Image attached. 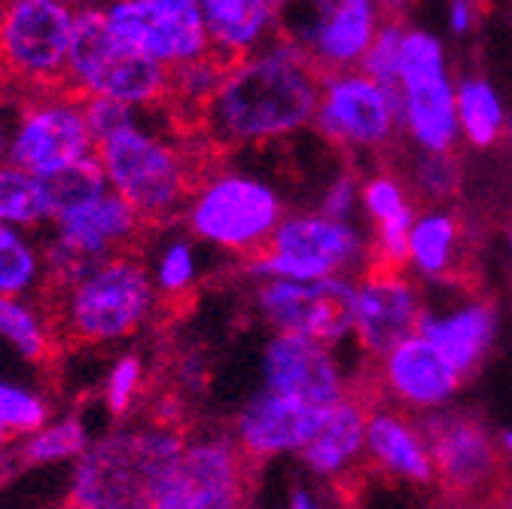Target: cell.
Instances as JSON below:
<instances>
[{"instance_id": "27", "label": "cell", "mask_w": 512, "mask_h": 509, "mask_svg": "<svg viewBox=\"0 0 512 509\" xmlns=\"http://www.w3.org/2000/svg\"><path fill=\"white\" fill-rule=\"evenodd\" d=\"M0 342L31 366H49L61 348L49 305L31 296H0Z\"/></svg>"}, {"instance_id": "44", "label": "cell", "mask_w": 512, "mask_h": 509, "mask_svg": "<svg viewBox=\"0 0 512 509\" xmlns=\"http://www.w3.org/2000/svg\"><path fill=\"white\" fill-rule=\"evenodd\" d=\"M7 445H10V436L0 430V458H4V452H7Z\"/></svg>"}, {"instance_id": "17", "label": "cell", "mask_w": 512, "mask_h": 509, "mask_svg": "<svg viewBox=\"0 0 512 509\" xmlns=\"http://www.w3.org/2000/svg\"><path fill=\"white\" fill-rule=\"evenodd\" d=\"M327 412L330 409H314L293 397L263 391L235 415L232 436L250 461L263 464L266 458L281 452H302L317 427L324 424Z\"/></svg>"}, {"instance_id": "40", "label": "cell", "mask_w": 512, "mask_h": 509, "mask_svg": "<svg viewBox=\"0 0 512 509\" xmlns=\"http://www.w3.org/2000/svg\"><path fill=\"white\" fill-rule=\"evenodd\" d=\"M357 171L348 168L330 189H327V196L324 202H320V217L324 220H333V223H342L351 208H354V196H357Z\"/></svg>"}, {"instance_id": "14", "label": "cell", "mask_w": 512, "mask_h": 509, "mask_svg": "<svg viewBox=\"0 0 512 509\" xmlns=\"http://www.w3.org/2000/svg\"><path fill=\"white\" fill-rule=\"evenodd\" d=\"M101 10L122 43L165 71L211 52L202 4L196 0H113Z\"/></svg>"}, {"instance_id": "8", "label": "cell", "mask_w": 512, "mask_h": 509, "mask_svg": "<svg viewBox=\"0 0 512 509\" xmlns=\"http://www.w3.org/2000/svg\"><path fill=\"white\" fill-rule=\"evenodd\" d=\"M147 232V223L132 211V205H125L110 189L86 205L55 214L43 241L49 275L46 293L77 281L98 263L141 250Z\"/></svg>"}, {"instance_id": "16", "label": "cell", "mask_w": 512, "mask_h": 509, "mask_svg": "<svg viewBox=\"0 0 512 509\" xmlns=\"http://www.w3.org/2000/svg\"><path fill=\"white\" fill-rule=\"evenodd\" d=\"M427 311L421 305L418 287L400 278H360L354 327L369 351V360H384L394 348L421 336Z\"/></svg>"}, {"instance_id": "11", "label": "cell", "mask_w": 512, "mask_h": 509, "mask_svg": "<svg viewBox=\"0 0 512 509\" xmlns=\"http://www.w3.org/2000/svg\"><path fill=\"white\" fill-rule=\"evenodd\" d=\"M232 433L214 430L186 439L177 467L153 494V509H247L260 476Z\"/></svg>"}, {"instance_id": "31", "label": "cell", "mask_w": 512, "mask_h": 509, "mask_svg": "<svg viewBox=\"0 0 512 509\" xmlns=\"http://www.w3.org/2000/svg\"><path fill=\"white\" fill-rule=\"evenodd\" d=\"M52 205L46 180H37L13 165H0V223L16 229H40L49 226Z\"/></svg>"}, {"instance_id": "19", "label": "cell", "mask_w": 512, "mask_h": 509, "mask_svg": "<svg viewBox=\"0 0 512 509\" xmlns=\"http://www.w3.org/2000/svg\"><path fill=\"white\" fill-rule=\"evenodd\" d=\"M409 253L430 278L461 287L473 296L482 293L479 238L461 211L424 217L409 238Z\"/></svg>"}, {"instance_id": "25", "label": "cell", "mask_w": 512, "mask_h": 509, "mask_svg": "<svg viewBox=\"0 0 512 509\" xmlns=\"http://www.w3.org/2000/svg\"><path fill=\"white\" fill-rule=\"evenodd\" d=\"M421 336L430 339L445 360L452 363L461 375V381L473 378L482 369V360L488 354L491 336H494V305L488 299L470 305L467 311L448 317V321H424Z\"/></svg>"}, {"instance_id": "1", "label": "cell", "mask_w": 512, "mask_h": 509, "mask_svg": "<svg viewBox=\"0 0 512 509\" xmlns=\"http://www.w3.org/2000/svg\"><path fill=\"white\" fill-rule=\"evenodd\" d=\"M330 80L333 77L302 52L284 28L263 52L229 68L205 110L199 138L220 156L290 135L317 119Z\"/></svg>"}, {"instance_id": "12", "label": "cell", "mask_w": 512, "mask_h": 509, "mask_svg": "<svg viewBox=\"0 0 512 509\" xmlns=\"http://www.w3.org/2000/svg\"><path fill=\"white\" fill-rule=\"evenodd\" d=\"M250 311L269 330H275V336H299L330 351L348 333V327H354L357 287L348 278H263L250 293Z\"/></svg>"}, {"instance_id": "45", "label": "cell", "mask_w": 512, "mask_h": 509, "mask_svg": "<svg viewBox=\"0 0 512 509\" xmlns=\"http://www.w3.org/2000/svg\"><path fill=\"white\" fill-rule=\"evenodd\" d=\"M503 442H506V449L512 452V430H506V433H503Z\"/></svg>"}, {"instance_id": "3", "label": "cell", "mask_w": 512, "mask_h": 509, "mask_svg": "<svg viewBox=\"0 0 512 509\" xmlns=\"http://www.w3.org/2000/svg\"><path fill=\"white\" fill-rule=\"evenodd\" d=\"M186 439L180 421L156 415L101 433L74 464L68 509H147L177 467Z\"/></svg>"}, {"instance_id": "43", "label": "cell", "mask_w": 512, "mask_h": 509, "mask_svg": "<svg viewBox=\"0 0 512 509\" xmlns=\"http://www.w3.org/2000/svg\"><path fill=\"white\" fill-rule=\"evenodd\" d=\"M290 509H317V506H314V500H311L305 491H293V497H290Z\"/></svg>"}, {"instance_id": "15", "label": "cell", "mask_w": 512, "mask_h": 509, "mask_svg": "<svg viewBox=\"0 0 512 509\" xmlns=\"http://www.w3.org/2000/svg\"><path fill=\"white\" fill-rule=\"evenodd\" d=\"M314 125L324 141L342 150L369 147L375 153L391 147L394 132L400 129L384 89L363 74H342L330 80Z\"/></svg>"}, {"instance_id": "35", "label": "cell", "mask_w": 512, "mask_h": 509, "mask_svg": "<svg viewBox=\"0 0 512 509\" xmlns=\"http://www.w3.org/2000/svg\"><path fill=\"white\" fill-rule=\"evenodd\" d=\"M147 391V363L141 354L135 351H125L113 360V366L104 375V406L116 421H125L132 415V409L138 406V400Z\"/></svg>"}, {"instance_id": "21", "label": "cell", "mask_w": 512, "mask_h": 509, "mask_svg": "<svg viewBox=\"0 0 512 509\" xmlns=\"http://www.w3.org/2000/svg\"><path fill=\"white\" fill-rule=\"evenodd\" d=\"M378 372L384 394H394L412 409L436 406L461 388L458 369L424 336L403 342L384 360H378Z\"/></svg>"}, {"instance_id": "47", "label": "cell", "mask_w": 512, "mask_h": 509, "mask_svg": "<svg viewBox=\"0 0 512 509\" xmlns=\"http://www.w3.org/2000/svg\"><path fill=\"white\" fill-rule=\"evenodd\" d=\"M147 509H153V506H147Z\"/></svg>"}, {"instance_id": "5", "label": "cell", "mask_w": 512, "mask_h": 509, "mask_svg": "<svg viewBox=\"0 0 512 509\" xmlns=\"http://www.w3.org/2000/svg\"><path fill=\"white\" fill-rule=\"evenodd\" d=\"M64 89L83 101L104 98L141 113L165 107L168 71L122 43L98 4H80Z\"/></svg>"}, {"instance_id": "32", "label": "cell", "mask_w": 512, "mask_h": 509, "mask_svg": "<svg viewBox=\"0 0 512 509\" xmlns=\"http://www.w3.org/2000/svg\"><path fill=\"white\" fill-rule=\"evenodd\" d=\"M52 421V403L31 385L0 378V430L10 439H28Z\"/></svg>"}, {"instance_id": "26", "label": "cell", "mask_w": 512, "mask_h": 509, "mask_svg": "<svg viewBox=\"0 0 512 509\" xmlns=\"http://www.w3.org/2000/svg\"><path fill=\"white\" fill-rule=\"evenodd\" d=\"M406 129L427 153H455V98L442 74L403 83Z\"/></svg>"}, {"instance_id": "28", "label": "cell", "mask_w": 512, "mask_h": 509, "mask_svg": "<svg viewBox=\"0 0 512 509\" xmlns=\"http://www.w3.org/2000/svg\"><path fill=\"white\" fill-rule=\"evenodd\" d=\"M49 287L43 241L34 232L0 223V296L43 299Z\"/></svg>"}, {"instance_id": "9", "label": "cell", "mask_w": 512, "mask_h": 509, "mask_svg": "<svg viewBox=\"0 0 512 509\" xmlns=\"http://www.w3.org/2000/svg\"><path fill=\"white\" fill-rule=\"evenodd\" d=\"M95 156L98 144L89 132L83 98L68 89H52L16 101L7 165L37 180H52Z\"/></svg>"}, {"instance_id": "41", "label": "cell", "mask_w": 512, "mask_h": 509, "mask_svg": "<svg viewBox=\"0 0 512 509\" xmlns=\"http://www.w3.org/2000/svg\"><path fill=\"white\" fill-rule=\"evenodd\" d=\"M13 110L16 104L7 101L4 86H0V165L7 162V147H10V129H13Z\"/></svg>"}, {"instance_id": "22", "label": "cell", "mask_w": 512, "mask_h": 509, "mask_svg": "<svg viewBox=\"0 0 512 509\" xmlns=\"http://www.w3.org/2000/svg\"><path fill=\"white\" fill-rule=\"evenodd\" d=\"M366 442H369V464L381 479L403 476L421 488L436 485L433 461L427 445L409 418L400 409H391L388 400L378 403L366 418Z\"/></svg>"}, {"instance_id": "23", "label": "cell", "mask_w": 512, "mask_h": 509, "mask_svg": "<svg viewBox=\"0 0 512 509\" xmlns=\"http://www.w3.org/2000/svg\"><path fill=\"white\" fill-rule=\"evenodd\" d=\"M284 7L269 0H205L202 16L211 52L226 61H244L263 52L281 31Z\"/></svg>"}, {"instance_id": "2", "label": "cell", "mask_w": 512, "mask_h": 509, "mask_svg": "<svg viewBox=\"0 0 512 509\" xmlns=\"http://www.w3.org/2000/svg\"><path fill=\"white\" fill-rule=\"evenodd\" d=\"M98 165L110 193L147 223L165 229L183 217L202 177L217 165V153L199 138L171 141L141 119L98 144Z\"/></svg>"}, {"instance_id": "10", "label": "cell", "mask_w": 512, "mask_h": 509, "mask_svg": "<svg viewBox=\"0 0 512 509\" xmlns=\"http://www.w3.org/2000/svg\"><path fill=\"white\" fill-rule=\"evenodd\" d=\"M418 433L433 461L436 488L452 506H476L512 491V473L479 418L430 412Z\"/></svg>"}, {"instance_id": "13", "label": "cell", "mask_w": 512, "mask_h": 509, "mask_svg": "<svg viewBox=\"0 0 512 509\" xmlns=\"http://www.w3.org/2000/svg\"><path fill=\"white\" fill-rule=\"evenodd\" d=\"M360 257H366V250L345 223L324 217H287L275 235L241 263V269L260 278L327 281L342 269H354ZM357 272L363 269L357 266Z\"/></svg>"}, {"instance_id": "39", "label": "cell", "mask_w": 512, "mask_h": 509, "mask_svg": "<svg viewBox=\"0 0 512 509\" xmlns=\"http://www.w3.org/2000/svg\"><path fill=\"white\" fill-rule=\"evenodd\" d=\"M83 110H86V122H89V132H92L95 144H104L107 138L125 132L128 125H135L141 119L138 110L116 104V101H104V98H86Z\"/></svg>"}, {"instance_id": "34", "label": "cell", "mask_w": 512, "mask_h": 509, "mask_svg": "<svg viewBox=\"0 0 512 509\" xmlns=\"http://www.w3.org/2000/svg\"><path fill=\"white\" fill-rule=\"evenodd\" d=\"M458 110H461L464 132L476 147L497 144L500 132L506 129V122H503V110H500V104H497V98L485 80H479V77L461 80Z\"/></svg>"}, {"instance_id": "37", "label": "cell", "mask_w": 512, "mask_h": 509, "mask_svg": "<svg viewBox=\"0 0 512 509\" xmlns=\"http://www.w3.org/2000/svg\"><path fill=\"white\" fill-rule=\"evenodd\" d=\"M360 193H363V205L369 208L375 223H384V220H391V217L415 208L406 196L403 180L394 171H384V168L360 186Z\"/></svg>"}, {"instance_id": "7", "label": "cell", "mask_w": 512, "mask_h": 509, "mask_svg": "<svg viewBox=\"0 0 512 509\" xmlns=\"http://www.w3.org/2000/svg\"><path fill=\"white\" fill-rule=\"evenodd\" d=\"M284 220L287 211L272 186L217 165L202 177L180 217L192 238L235 253L241 263L250 260Z\"/></svg>"}, {"instance_id": "6", "label": "cell", "mask_w": 512, "mask_h": 509, "mask_svg": "<svg viewBox=\"0 0 512 509\" xmlns=\"http://www.w3.org/2000/svg\"><path fill=\"white\" fill-rule=\"evenodd\" d=\"M77 13L68 0L0 4V86L19 95L64 89Z\"/></svg>"}, {"instance_id": "4", "label": "cell", "mask_w": 512, "mask_h": 509, "mask_svg": "<svg viewBox=\"0 0 512 509\" xmlns=\"http://www.w3.org/2000/svg\"><path fill=\"white\" fill-rule=\"evenodd\" d=\"M61 345L107 348L138 336L162 308L141 250L98 263L43 296Z\"/></svg>"}, {"instance_id": "36", "label": "cell", "mask_w": 512, "mask_h": 509, "mask_svg": "<svg viewBox=\"0 0 512 509\" xmlns=\"http://www.w3.org/2000/svg\"><path fill=\"white\" fill-rule=\"evenodd\" d=\"M46 189H49V205H52V217L68 211V208H77V205H86L98 196L107 193V180H104V171L98 165V156L64 171L52 180H46Z\"/></svg>"}, {"instance_id": "46", "label": "cell", "mask_w": 512, "mask_h": 509, "mask_svg": "<svg viewBox=\"0 0 512 509\" xmlns=\"http://www.w3.org/2000/svg\"><path fill=\"white\" fill-rule=\"evenodd\" d=\"M509 241H512V232H509Z\"/></svg>"}, {"instance_id": "33", "label": "cell", "mask_w": 512, "mask_h": 509, "mask_svg": "<svg viewBox=\"0 0 512 509\" xmlns=\"http://www.w3.org/2000/svg\"><path fill=\"white\" fill-rule=\"evenodd\" d=\"M150 275H153V287L159 293L162 308L186 302L192 296V287H196V253H192L189 238H177V235L168 238L162 250L156 253Z\"/></svg>"}, {"instance_id": "42", "label": "cell", "mask_w": 512, "mask_h": 509, "mask_svg": "<svg viewBox=\"0 0 512 509\" xmlns=\"http://www.w3.org/2000/svg\"><path fill=\"white\" fill-rule=\"evenodd\" d=\"M473 10H476L473 4H455L452 7V28H455V34H464L470 28Z\"/></svg>"}, {"instance_id": "24", "label": "cell", "mask_w": 512, "mask_h": 509, "mask_svg": "<svg viewBox=\"0 0 512 509\" xmlns=\"http://www.w3.org/2000/svg\"><path fill=\"white\" fill-rule=\"evenodd\" d=\"M369 412H372L369 406H363L357 397L345 394L342 403H336L324 415V424L317 427V433L299 452V458L314 473H333V476L345 473L363 449Z\"/></svg>"}, {"instance_id": "20", "label": "cell", "mask_w": 512, "mask_h": 509, "mask_svg": "<svg viewBox=\"0 0 512 509\" xmlns=\"http://www.w3.org/2000/svg\"><path fill=\"white\" fill-rule=\"evenodd\" d=\"M317 13L320 22L305 37L290 40L308 52L333 80L357 71L378 31V4L345 0V4H320Z\"/></svg>"}, {"instance_id": "29", "label": "cell", "mask_w": 512, "mask_h": 509, "mask_svg": "<svg viewBox=\"0 0 512 509\" xmlns=\"http://www.w3.org/2000/svg\"><path fill=\"white\" fill-rule=\"evenodd\" d=\"M92 445L89 424L83 415L52 418L43 430L28 439H19L16 458L22 467H49V464H77Z\"/></svg>"}, {"instance_id": "30", "label": "cell", "mask_w": 512, "mask_h": 509, "mask_svg": "<svg viewBox=\"0 0 512 509\" xmlns=\"http://www.w3.org/2000/svg\"><path fill=\"white\" fill-rule=\"evenodd\" d=\"M406 25H409V10L403 4H378V31H375L369 52L360 61L357 74L378 83L381 89L403 86L400 83V55H403V43L409 37Z\"/></svg>"}, {"instance_id": "18", "label": "cell", "mask_w": 512, "mask_h": 509, "mask_svg": "<svg viewBox=\"0 0 512 509\" xmlns=\"http://www.w3.org/2000/svg\"><path fill=\"white\" fill-rule=\"evenodd\" d=\"M266 391L314 409H333L345 397L342 375L327 348L299 336H275L263 351Z\"/></svg>"}, {"instance_id": "38", "label": "cell", "mask_w": 512, "mask_h": 509, "mask_svg": "<svg viewBox=\"0 0 512 509\" xmlns=\"http://www.w3.org/2000/svg\"><path fill=\"white\" fill-rule=\"evenodd\" d=\"M442 74V49L439 43L424 31H409L400 55V83Z\"/></svg>"}]
</instances>
